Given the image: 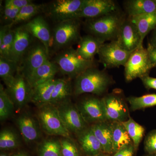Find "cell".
<instances>
[{
    "mask_svg": "<svg viewBox=\"0 0 156 156\" xmlns=\"http://www.w3.org/2000/svg\"><path fill=\"white\" fill-rule=\"evenodd\" d=\"M127 17L118 9L117 11L93 19H87L85 27L89 34L105 43L116 40L120 29Z\"/></svg>",
    "mask_w": 156,
    "mask_h": 156,
    "instance_id": "obj_1",
    "label": "cell"
},
{
    "mask_svg": "<svg viewBox=\"0 0 156 156\" xmlns=\"http://www.w3.org/2000/svg\"><path fill=\"white\" fill-rule=\"evenodd\" d=\"M113 81L105 71L96 66L89 68L75 79L73 93L76 96L85 93L101 95L106 92Z\"/></svg>",
    "mask_w": 156,
    "mask_h": 156,
    "instance_id": "obj_2",
    "label": "cell"
},
{
    "mask_svg": "<svg viewBox=\"0 0 156 156\" xmlns=\"http://www.w3.org/2000/svg\"><path fill=\"white\" fill-rule=\"evenodd\" d=\"M52 61L57 66L59 72L70 80L75 79L89 68L96 66L95 60L84 59L72 47L56 53Z\"/></svg>",
    "mask_w": 156,
    "mask_h": 156,
    "instance_id": "obj_3",
    "label": "cell"
},
{
    "mask_svg": "<svg viewBox=\"0 0 156 156\" xmlns=\"http://www.w3.org/2000/svg\"><path fill=\"white\" fill-rule=\"evenodd\" d=\"M80 19L76 18L56 23L52 31V45L56 53L78 44L82 37Z\"/></svg>",
    "mask_w": 156,
    "mask_h": 156,
    "instance_id": "obj_4",
    "label": "cell"
},
{
    "mask_svg": "<svg viewBox=\"0 0 156 156\" xmlns=\"http://www.w3.org/2000/svg\"><path fill=\"white\" fill-rule=\"evenodd\" d=\"M37 118L42 131L50 136L70 137L68 130L55 105L48 104L38 107Z\"/></svg>",
    "mask_w": 156,
    "mask_h": 156,
    "instance_id": "obj_5",
    "label": "cell"
},
{
    "mask_svg": "<svg viewBox=\"0 0 156 156\" xmlns=\"http://www.w3.org/2000/svg\"><path fill=\"white\" fill-rule=\"evenodd\" d=\"M125 67V76L127 82L149 75L153 66L151 63L147 48L143 45L138 47L130 55Z\"/></svg>",
    "mask_w": 156,
    "mask_h": 156,
    "instance_id": "obj_6",
    "label": "cell"
},
{
    "mask_svg": "<svg viewBox=\"0 0 156 156\" xmlns=\"http://www.w3.org/2000/svg\"><path fill=\"white\" fill-rule=\"evenodd\" d=\"M107 118L110 122L123 123L130 118L129 109L121 89H116L102 98Z\"/></svg>",
    "mask_w": 156,
    "mask_h": 156,
    "instance_id": "obj_7",
    "label": "cell"
},
{
    "mask_svg": "<svg viewBox=\"0 0 156 156\" xmlns=\"http://www.w3.org/2000/svg\"><path fill=\"white\" fill-rule=\"evenodd\" d=\"M85 0H56L45 5L44 11L56 23L78 18ZM79 19V18H78Z\"/></svg>",
    "mask_w": 156,
    "mask_h": 156,
    "instance_id": "obj_8",
    "label": "cell"
},
{
    "mask_svg": "<svg viewBox=\"0 0 156 156\" xmlns=\"http://www.w3.org/2000/svg\"><path fill=\"white\" fill-rule=\"evenodd\" d=\"M49 55L44 45L35 41L18 65V71L26 79L30 76L35 70L49 60Z\"/></svg>",
    "mask_w": 156,
    "mask_h": 156,
    "instance_id": "obj_9",
    "label": "cell"
},
{
    "mask_svg": "<svg viewBox=\"0 0 156 156\" xmlns=\"http://www.w3.org/2000/svg\"><path fill=\"white\" fill-rule=\"evenodd\" d=\"M5 90L17 111H20L31 102L33 88L25 77L19 72L11 85L6 87Z\"/></svg>",
    "mask_w": 156,
    "mask_h": 156,
    "instance_id": "obj_10",
    "label": "cell"
},
{
    "mask_svg": "<svg viewBox=\"0 0 156 156\" xmlns=\"http://www.w3.org/2000/svg\"><path fill=\"white\" fill-rule=\"evenodd\" d=\"M123 49L116 40L104 43L98 52L99 61L106 68L124 66L131 53Z\"/></svg>",
    "mask_w": 156,
    "mask_h": 156,
    "instance_id": "obj_11",
    "label": "cell"
},
{
    "mask_svg": "<svg viewBox=\"0 0 156 156\" xmlns=\"http://www.w3.org/2000/svg\"><path fill=\"white\" fill-rule=\"evenodd\" d=\"M62 122L70 133L78 134L87 127L76 105L70 100L66 101L56 106Z\"/></svg>",
    "mask_w": 156,
    "mask_h": 156,
    "instance_id": "obj_12",
    "label": "cell"
},
{
    "mask_svg": "<svg viewBox=\"0 0 156 156\" xmlns=\"http://www.w3.org/2000/svg\"><path fill=\"white\" fill-rule=\"evenodd\" d=\"M76 106L87 124H94L107 121L102 98L95 97L86 98L80 101Z\"/></svg>",
    "mask_w": 156,
    "mask_h": 156,
    "instance_id": "obj_13",
    "label": "cell"
},
{
    "mask_svg": "<svg viewBox=\"0 0 156 156\" xmlns=\"http://www.w3.org/2000/svg\"><path fill=\"white\" fill-rule=\"evenodd\" d=\"M16 125L26 143H34L42 136V129L37 118L28 112L20 115L16 119Z\"/></svg>",
    "mask_w": 156,
    "mask_h": 156,
    "instance_id": "obj_14",
    "label": "cell"
},
{
    "mask_svg": "<svg viewBox=\"0 0 156 156\" xmlns=\"http://www.w3.org/2000/svg\"><path fill=\"white\" fill-rule=\"evenodd\" d=\"M118 9V5L112 0H85L78 18H98Z\"/></svg>",
    "mask_w": 156,
    "mask_h": 156,
    "instance_id": "obj_15",
    "label": "cell"
},
{
    "mask_svg": "<svg viewBox=\"0 0 156 156\" xmlns=\"http://www.w3.org/2000/svg\"><path fill=\"white\" fill-rule=\"evenodd\" d=\"M14 30V38L11 59L19 65L23 57L35 41V38L29 32L24 24L20 26Z\"/></svg>",
    "mask_w": 156,
    "mask_h": 156,
    "instance_id": "obj_16",
    "label": "cell"
},
{
    "mask_svg": "<svg viewBox=\"0 0 156 156\" xmlns=\"http://www.w3.org/2000/svg\"><path fill=\"white\" fill-rule=\"evenodd\" d=\"M119 44L127 51L133 52L142 46L139 31L129 17L126 18L121 27L116 39Z\"/></svg>",
    "mask_w": 156,
    "mask_h": 156,
    "instance_id": "obj_17",
    "label": "cell"
},
{
    "mask_svg": "<svg viewBox=\"0 0 156 156\" xmlns=\"http://www.w3.org/2000/svg\"><path fill=\"white\" fill-rule=\"evenodd\" d=\"M26 28L35 38L41 42L50 56V44L52 43V32L50 26L42 16L34 17L24 24Z\"/></svg>",
    "mask_w": 156,
    "mask_h": 156,
    "instance_id": "obj_18",
    "label": "cell"
},
{
    "mask_svg": "<svg viewBox=\"0 0 156 156\" xmlns=\"http://www.w3.org/2000/svg\"><path fill=\"white\" fill-rule=\"evenodd\" d=\"M82 150L88 156H95L103 152L99 140L91 127L76 134Z\"/></svg>",
    "mask_w": 156,
    "mask_h": 156,
    "instance_id": "obj_19",
    "label": "cell"
},
{
    "mask_svg": "<svg viewBox=\"0 0 156 156\" xmlns=\"http://www.w3.org/2000/svg\"><path fill=\"white\" fill-rule=\"evenodd\" d=\"M57 66L53 61L48 60L34 72L27 80L33 88L38 85L55 78L59 72Z\"/></svg>",
    "mask_w": 156,
    "mask_h": 156,
    "instance_id": "obj_20",
    "label": "cell"
},
{
    "mask_svg": "<svg viewBox=\"0 0 156 156\" xmlns=\"http://www.w3.org/2000/svg\"><path fill=\"white\" fill-rule=\"evenodd\" d=\"M104 44V42L96 37L88 34L82 37L76 50L84 59L94 61L95 55L98 54Z\"/></svg>",
    "mask_w": 156,
    "mask_h": 156,
    "instance_id": "obj_21",
    "label": "cell"
},
{
    "mask_svg": "<svg viewBox=\"0 0 156 156\" xmlns=\"http://www.w3.org/2000/svg\"><path fill=\"white\" fill-rule=\"evenodd\" d=\"M105 153L113 154L112 123L108 121L95 123L91 126Z\"/></svg>",
    "mask_w": 156,
    "mask_h": 156,
    "instance_id": "obj_22",
    "label": "cell"
},
{
    "mask_svg": "<svg viewBox=\"0 0 156 156\" xmlns=\"http://www.w3.org/2000/svg\"><path fill=\"white\" fill-rule=\"evenodd\" d=\"M56 80L54 78L33 88L31 102L38 107L50 104Z\"/></svg>",
    "mask_w": 156,
    "mask_h": 156,
    "instance_id": "obj_23",
    "label": "cell"
},
{
    "mask_svg": "<svg viewBox=\"0 0 156 156\" xmlns=\"http://www.w3.org/2000/svg\"><path fill=\"white\" fill-rule=\"evenodd\" d=\"M124 7L128 17L156 12V0H128Z\"/></svg>",
    "mask_w": 156,
    "mask_h": 156,
    "instance_id": "obj_24",
    "label": "cell"
},
{
    "mask_svg": "<svg viewBox=\"0 0 156 156\" xmlns=\"http://www.w3.org/2000/svg\"><path fill=\"white\" fill-rule=\"evenodd\" d=\"M73 93L70 79H57L50 104L55 106L69 100Z\"/></svg>",
    "mask_w": 156,
    "mask_h": 156,
    "instance_id": "obj_25",
    "label": "cell"
},
{
    "mask_svg": "<svg viewBox=\"0 0 156 156\" xmlns=\"http://www.w3.org/2000/svg\"><path fill=\"white\" fill-rule=\"evenodd\" d=\"M128 17L137 27L143 44L145 37L156 27V12Z\"/></svg>",
    "mask_w": 156,
    "mask_h": 156,
    "instance_id": "obj_26",
    "label": "cell"
},
{
    "mask_svg": "<svg viewBox=\"0 0 156 156\" xmlns=\"http://www.w3.org/2000/svg\"><path fill=\"white\" fill-rule=\"evenodd\" d=\"M112 123V151L113 154H114L120 150L133 144L122 123L115 122Z\"/></svg>",
    "mask_w": 156,
    "mask_h": 156,
    "instance_id": "obj_27",
    "label": "cell"
},
{
    "mask_svg": "<svg viewBox=\"0 0 156 156\" xmlns=\"http://www.w3.org/2000/svg\"><path fill=\"white\" fill-rule=\"evenodd\" d=\"M10 25L1 26L0 29V56L11 59L14 32Z\"/></svg>",
    "mask_w": 156,
    "mask_h": 156,
    "instance_id": "obj_28",
    "label": "cell"
},
{
    "mask_svg": "<svg viewBox=\"0 0 156 156\" xmlns=\"http://www.w3.org/2000/svg\"><path fill=\"white\" fill-rule=\"evenodd\" d=\"M18 65L9 58L0 56V77L6 87L14 81L18 71Z\"/></svg>",
    "mask_w": 156,
    "mask_h": 156,
    "instance_id": "obj_29",
    "label": "cell"
},
{
    "mask_svg": "<svg viewBox=\"0 0 156 156\" xmlns=\"http://www.w3.org/2000/svg\"><path fill=\"white\" fill-rule=\"evenodd\" d=\"M20 144L17 133L12 128H3L0 133V149L9 151L17 148Z\"/></svg>",
    "mask_w": 156,
    "mask_h": 156,
    "instance_id": "obj_30",
    "label": "cell"
},
{
    "mask_svg": "<svg viewBox=\"0 0 156 156\" xmlns=\"http://www.w3.org/2000/svg\"><path fill=\"white\" fill-rule=\"evenodd\" d=\"M122 124L132 140L134 150L136 151L143 137L145 129L141 125L136 122L131 117Z\"/></svg>",
    "mask_w": 156,
    "mask_h": 156,
    "instance_id": "obj_31",
    "label": "cell"
},
{
    "mask_svg": "<svg viewBox=\"0 0 156 156\" xmlns=\"http://www.w3.org/2000/svg\"><path fill=\"white\" fill-rule=\"evenodd\" d=\"M38 156H62L60 140L56 138L44 140L38 147Z\"/></svg>",
    "mask_w": 156,
    "mask_h": 156,
    "instance_id": "obj_32",
    "label": "cell"
},
{
    "mask_svg": "<svg viewBox=\"0 0 156 156\" xmlns=\"http://www.w3.org/2000/svg\"><path fill=\"white\" fill-rule=\"evenodd\" d=\"M15 106L13 101L6 92L4 86L0 84V120L5 122L10 119L14 111Z\"/></svg>",
    "mask_w": 156,
    "mask_h": 156,
    "instance_id": "obj_33",
    "label": "cell"
},
{
    "mask_svg": "<svg viewBox=\"0 0 156 156\" xmlns=\"http://www.w3.org/2000/svg\"><path fill=\"white\" fill-rule=\"evenodd\" d=\"M45 5L35 4L32 3L20 9L19 14L11 26L23 22H28L33 19L36 15L44 11Z\"/></svg>",
    "mask_w": 156,
    "mask_h": 156,
    "instance_id": "obj_34",
    "label": "cell"
},
{
    "mask_svg": "<svg viewBox=\"0 0 156 156\" xmlns=\"http://www.w3.org/2000/svg\"><path fill=\"white\" fill-rule=\"evenodd\" d=\"M132 111L143 109L156 105V94H147L140 97L131 96L127 99Z\"/></svg>",
    "mask_w": 156,
    "mask_h": 156,
    "instance_id": "obj_35",
    "label": "cell"
},
{
    "mask_svg": "<svg viewBox=\"0 0 156 156\" xmlns=\"http://www.w3.org/2000/svg\"><path fill=\"white\" fill-rule=\"evenodd\" d=\"M20 9L5 3V5L1 9V20L4 25H10L12 24L19 14Z\"/></svg>",
    "mask_w": 156,
    "mask_h": 156,
    "instance_id": "obj_36",
    "label": "cell"
},
{
    "mask_svg": "<svg viewBox=\"0 0 156 156\" xmlns=\"http://www.w3.org/2000/svg\"><path fill=\"white\" fill-rule=\"evenodd\" d=\"M60 142L62 156H80L76 146L70 137H63Z\"/></svg>",
    "mask_w": 156,
    "mask_h": 156,
    "instance_id": "obj_37",
    "label": "cell"
},
{
    "mask_svg": "<svg viewBox=\"0 0 156 156\" xmlns=\"http://www.w3.org/2000/svg\"><path fill=\"white\" fill-rule=\"evenodd\" d=\"M144 149L148 154H156V130L151 131L146 137Z\"/></svg>",
    "mask_w": 156,
    "mask_h": 156,
    "instance_id": "obj_38",
    "label": "cell"
},
{
    "mask_svg": "<svg viewBox=\"0 0 156 156\" xmlns=\"http://www.w3.org/2000/svg\"><path fill=\"white\" fill-rule=\"evenodd\" d=\"M5 3L20 9L33 3L31 0H6Z\"/></svg>",
    "mask_w": 156,
    "mask_h": 156,
    "instance_id": "obj_39",
    "label": "cell"
},
{
    "mask_svg": "<svg viewBox=\"0 0 156 156\" xmlns=\"http://www.w3.org/2000/svg\"><path fill=\"white\" fill-rule=\"evenodd\" d=\"M140 79L146 89L156 90V78L152 77L148 75L143 77Z\"/></svg>",
    "mask_w": 156,
    "mask_h": 156,
    "instance_id": "obj_40",
    "label": "cell"
},
{
    "mask_svg": "<svg viewBox=\"0 0 156 156\" xmlns=\"http://www.w3.org/2000/svg\"><path fill=\"white\" fill-rule=\"evenodd\" d=\"M134 151L133 144H130L120 150L112 156H133Z\"/></svg>",
    "mask_w": 156,
    "mask_h": 156,
    "instance_id": "obj_41",
    "label": "cell"
},
{
    "mask_svg": "<svg viewBox=\"0 0 156 156\" xmlns=\"http://www.w3.org/2000/svg\"><path fill=\"white\" fill-rule=\"evenodd\" d=\"M147 49L149 57L154 68L156 67V47L148 43Z\"/></svg>",
    "mask_w": 156,
    "mask_h": 156,
    "instance_id": "obj_42",
    "label": "cell"
},
{
    "mask_svg": "<svg viewBox=\"0 0 156 156\" xmlns=\"http://www.w3.org/2000/svg\"><path fill=\"white\" fill-rule=\"evenodd\" d=\"M149 43L154 47H156V27L151 32Z\"/></svg>",
    "mask_w": 156,
    "mask_h": 156,
    "instance_id": "obj_43",
    "label": "cell"
},
{
    "mask_svg": "<svg viewBox=\"0 0 156 156\" xmlns=\"http://www.w3.org/2000/svg\"><path fill=\"white\" fill-rule=\"evenodd\" d=\"M12 156H29L28 154L23 151H20L16 153L13 154Z\"/></svg>",
    "mask_w": 156,
    "mask_h": 156,
    "instance_id": "obj_44",
    "label": "cell"
},
{
    "mask_svg": "<svg viewBox=\"0 0 156 156\" xmlns=\"http://www.w3.org/2000/svg\"><path fill=\"white\" fill-rule=\"evenodd\" d=\"M8 151H1L0 156H12L13 153L8 152Z\"/></svg>",
    "mask_w": 156,
    "mask_h": 156,
    "instance_id": "obj_45",
    "label": "cell"
},
{
    "mask_svg": "<svg viewBox=\"0 0 156 156\" xmlns=\"http://www.w3.org/2000/svg\"><path fill=\"white\" fill-rule=\"evenodd\" d=\"M95 156H111L109 154H108L106 153H101Z\"/></svg>",
    "mask_w": 156,
    "mask_h": 156,
    "instance_id": "obj_46",
    "label": "cell"
},
{
    "mask_svg": "<svg viewBox=\"0 0 156 156\" xmlns=\"http://www.w3.org/2000/svg\"><path fill=\"white\" fill-rule=\"evenodd\" d=\"M147 156H156V154H148Z\"/></svg>",
    "mask_w": 156,
    "mask_h": 156,
    "instance_id": "obj_47",
    "label": "cell"
},
{
    "mask_svg": "<svg viewBox=\"0 0 156 156\" xmlns=\"http://www.w3.org/2000/svg\"></svg>",
    "mask_w": 156,
    "mask_h": 156,
    "instance_id": "obj_48",
    "label": "cell"
},
{
    "mask_svg": "<svg viewBox=\"0 0 156 156\" xmlns=\"http://www.w3.org/2000/svg\"></svg>",
    "mask_w": 156,
    "mask_h": 156,
    "instance_id": "obj_49",
    "label": "cell"
}]
</instances>
